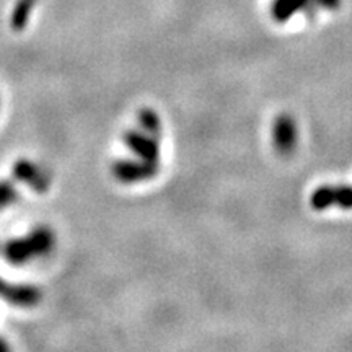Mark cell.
Returning a JSON list of instances; mask_svg holds the SVG:
<instances>
[{
  "label": "cell",
  "instance_id": "cell-1",
  "mask_svg": "<svg viewBox=\"0 0 352 352\" xmlns=\"http://www.w3.org/2000/svg\"><path fill=\"white\" fill-rule=\"evenodd\" d=\"M54 246V233L47 228H36L28 236L8 241L3 248V256L10 264H25L33 258L44 256Z\"/></svg>",
  "mask_w": 352,
  "mask_h": 352
},
{
  "label": "cell",
  "instance_id": "cell-2",
  "mask_svg": "<svg viewBox=\"0 0 352 352\" xmlns=\"http://www.w3.org/2000/svg\"><path fill=\"white\" fill-rule=\"evenodd\" d=\"M124 144L138 160L160 168L162 131H148L139 126L138 129L126 132Z\"/></svg>",
  "mask_w": 352,
  "mask_h": 352
},
{
  "label": "cell",
  "instance_id": "cell-3",
  "mask_svg": "<svg viewBox=\"0 0 352 352\" xmlns=\"http://www.w3.org/2000/svg\"><path fill=\"white\" fill-rule=\"evenodd\" d=\"M342 0H272L271 19L277 23H285L300 12H318V10H336Z\"/></svg>",
  "mask_w": 352,
  "mask_h": 352
},
{
  "label": "cell",
  "instance_id": "cell-4",
  "mask_svg": "<svg viewBox=\"0 0 352 352\" xmlns=\"http://www.w3.org/2000/svg\"><path fill=\"white\" fill-rule=\"evenodd\" d=\"M310 206L318 212L331 208L351 210L352 186L351 184H327V186L316 188L310 196Z\"/></svg>",
  "mask_w": 352,
  "mask_h": 352
},
{
  "label": "cell",
  "instance_id": "cell-5",
  "mask_svg": "<svg viewBox=\"0 0 352 352\" xmlns=\"http://www.w3.org/2000/svg\"><path fill=\"white\" fill-rule=\"evenodd\" d=\"M272 145L280 155H290L298 142V127L292 114L283 113L272 122Z\"/></svg>",
  "mask_w": 352,
  "mask_h": 352
},
{
  "label": "cell",
  "instance_id": "cell-6",
  "mask_svg": "<svg viewBox=\"0 0 352 352\" xmlns=\"http://www.w3.org/2000/svg\"><path fill=\"white\" fill-rule=\"evenodd\" d=\"M157 166L144 164L140 160H120L111 166V173L118 182L124 184H135L152 179L158 173Z\"/></svg>",
  "mask_w": 352,
  "mask_h": 352
},
{
  "label": "cell",
  "instance_id": "cell-7",
  "mask_svg": "<svg viewBox=\"0 0 352 352\" xmlns=\"http://www.w3.org/2000/svg\"><path fill=\"white\" fill-rule=\"evenodd\" d=\"M0 296L16 307H34L41 300V292L33 285H12L0 279Z\"/></svg>",
  "mask_w": 352,
  "mask_h": 352
},
{
  "label": "cell",
  "instance_id": "cell-8",
  "mask_svg": "<svg viewBox=\"0 0 352 352\" xmlns=\"http://www.w3.org/2000/svg\"><path fill=\"white\" fill-rule=\"evenodd\" d=\"M13 176L19 182L28 184L34 191L44 192L50 188V178H47V175L28 160L16 162L15 166H13Z\"/></svg>",
  "mask_w": 352,
  "mask_h": 352
},
{
  "label": "cell",
  "instance_id": "cell-9",
  "mask_svg": "<svg viewBox=\"0 0 352 352\" xmlns=\"http://www.w3.org/2000/svg\"><path fill=\"white\" fill-rule=\"evenodd\" d=\"M34 3H36V0H19V2H16L10 19L12 30H15V32H23L26 25H28L30 16H32Z\"/></svg>",
  "mask_w": 352,
  "mask_h": 352
},
{
  "label": "cell",
  "instance_id": "cell-10",
  "mask_svg": "<svg viewBox=\"0 0 352 352\" xmlns=\"http://www.w3.org/2000/svg\"><path fill=\"white\" fill-rule=\"evenodd\" d=\"M16 201V189L12 183L2 182L0 183V209L7 208L12 202Z\"/></svg>",
  "mask_w": 352,
  "mask_h": 352
},
{
  "label": "cell",
  "instance_id": "cell-11",
  "mask_svg": "<svg viewBox=\"0 0 352 352\" xmlns=\"http://www.w3.org/2000/svg\"><path fill=\"white\" fill-rule=\"evenodd\" d=\"M8 346L3 342V340H0V351H7Z\"/></svg>",
  "mask_w": 352,
  "mask_h": 352
}]
</instances>
